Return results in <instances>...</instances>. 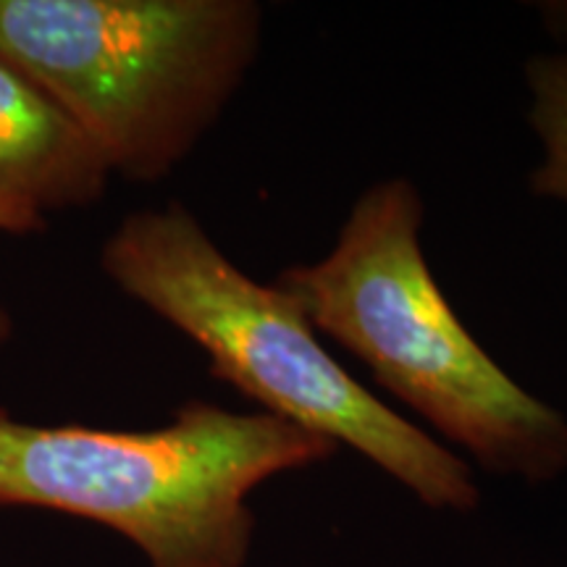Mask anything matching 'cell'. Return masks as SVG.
<instances>
[{
    "mask_svg": "<svg viewBox=\"0 0 567 567\" xmlns=\"http://www.w3.org/2000/svg\"><path fill=\"white\" fill-rule=\"evenodd\" d=\"M339 446L279 417L189 400L142 431L40 425L0 408V505L111 528L147 567H245L250 494Z\"/></svg>",
    "mask_w": 567,
    "mask_h": 567,
    "instance_id": "cell-3",
    "label": "cell"
},
{
    "mask_svg": "<svg viewBox=\"0 0 567 567\" xmlns=\"http://www.w3.org/2000/svg\"><path fill=\"white\" fill-rule=\"evenodd\" d=\"M413 179L373 182L337 243L276 276L316 331L375 384L494 476L544 484L567 473V417L520 386L446 300L421 245Z\"/></svg>",
    "mask_w": 567,
    "mask_h": 567,
    "instance_id": "cell-1",
    "label": "cell"
},
{
    "mask_svg": "<svg viewBox=\"0 0 567 567\" xmlns=\"http://www.w3.org/2000/svg\"><path fill=\"white\" fill-rule=\"evenodd\" d=\"M260 42L255 0H0V55L69 113L113 176L137 184L197 151Z\"/></svg>",
    "mask_w": 567,
    "mask_h": 567,
    "instance_id": "cell-4",
    "label": "cell"
},
{
    "mask_svg": "<svg viewBox=\"0 0 567 567\" xmlns=\"http://www.w3.org/2000/svg\"><path fill=\"white\" fill-rule=\"evenodd\" d=\"M42 226H45V218L38 216V213L0 197V234H21L24 237V234L42 231ZM13 326H17L13 316L6 308H0V350L11 342Z\"/></svg>",
    "mask_w": 567,
    "mask_h": 567,
    "instance_id": "cell-7",
    "label": "cell"
},
{
    "mask_svg": "<svg viewBox=\"0 0 567 567\" xmlns=\"http://www.w3.org/2000/svg\"><path fill=\"white\" fill-rule=\"evenodd\" d=\"M528 124L542 145V161L528 189L544 200L567 205V51L536 53L526 61Z\"/></svg>",
    "mask_w": 567,
    "mask_h": 567,
    "instance_id": "cell-6",
    "label": "cell"
},
{
    "mask_svg": "<svg viewBox=\"0 0 567 567\" xmlns=\"http://www.w3.org/2000/svg\"><path fill=\"white\" fill-rule=\"evenodd\" d=\"M101 271L200 347L210 373L260 413L350 446L425 507L471 513L478 505L465 460L360 384L295 297L245 274L187 205L124 216L101 247Z\"/></svg>",
    "mask_w": 567,
    "mask_h": 567,
    "instance_id": "cell-2",
    "label": "cell"
},
{
    "mask_svg": "<svg viewBox=\"0 0 567 567\" xmlns=\"http://www.w3.org/2000/svg\"><path fill=\"white\" fill-rule=\"evenodd\" d=\"M109 163L38 82L0 55V197L48 218L95 205Z\"/></svg>",
    "mask_w": 567,
    "mask_h": 567,
    "instance_id": "cell-5",
    "label": "cell"
}]
</instances>
